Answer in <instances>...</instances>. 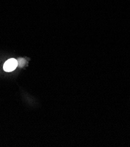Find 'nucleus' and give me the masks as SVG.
<instances>
[{"label": "nucleus", "mask_w": 130, "mask_h": 147, "mask_svg": "<svg viewBox=\"0 0 130 147\" xmlns=\"http://www.w3.org/2000/svg\"><path fill=\"white\" fill-rule=\"evenodd\" d=\"M18 66V61L15 59H10L7 61L4 65V70L5 71L9 72L15 70Z\"/></svg>", "instance_id": "obj_1"}]
</instances>
